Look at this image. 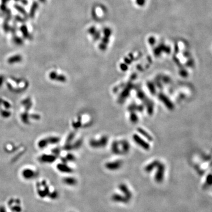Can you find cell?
I'll return each mask as SVG.
<instances>
[{"label": "cell", "mask_w": 212, "mask_h": 212, "mask_svg": "<svg viewBox=\"0 0 212 212\" xmlns=\"http://www.w3.org/2000/svg\"><path fill=\"white\" fill-rule=\"evenodd\" d=\"M49 78L53 81H57L60 82H64L65 77L63 75H59L55 71H51L49 74Z\"/></svg>", "instance_id": "obj_1"}, {"label": "cell", "mask_w": 212, "mask_h": 212, "mask_svg": "<svg viewBox=\"0 0 212 212\" xmlns=\"http://www.w3.org/2000/svg\"><path fill=\"white\" fill-rule=\"evenodd\" d=\"M20 32H21V33L23 34L24 39H32V35L28 31V28H27L26 25H25V24L22 25L20 28Z\"/></svg>", "instance_id": "obj_2"}, {"label": "cell", "mask_w": 212, "mask_h": 212, "mask_svg": "<svg viewBox=\"0 0 212 212\" xmlns=\"http://www.w3.org/2000/svg\"><path fill=\"white\" fill-rule=\"evenodd\" d=\"M39 3L37 2V1H34L32 4V7L30 8V12H29V17L31 18H33L35 16V13L37 10V9L39 8Z\"/></svg>", "instance_id": "obj_3"}, {"label": "cell", "mask_w": 212, "mask_h": 212, "mask_svg": "<svg viewBox=\"0 0 212 212\" xmlns=\"http://www.w3.org/2000/svg\"><path fill=\"white\" fill-rule=\"evenodd\" d=\"M55 157L53 155H47V154H43L41 157H39V160L41 162L44 163H51L54 162Z\"/></svg>", "instance_id": "obj_4"}, {"label": "cell", "mask_w": 212, "mask_h": 212, "mask_svg": "<svg viewBox=\"0 0 212 212\" xmlns=\"http://www.w3.org/2000/svg\"><path fill=\"white\" fill-rule=\"evenodd\" d=\"M23 60V57L21 55H13L11 57H9L7 60L8 63L10 64H13L16 63H20Z\"/></svg>", "instance_id": "obj_5"}, {"label": "cell", "mask_w": 212, "mask_h": 212, "mask_svg": "<svg viewBox=\"0 0 212 212\" xmlns=\"http://www.w3.org/2000/svg\"><path fill=\"white\" fill-rule=\"evenodd\" d=\"M14 7L16 8V9L17 11H18L21 14H22L24 16V18H25L26 20H27L29 16H28V13H27L26 10L21 6L16 4L14 6Z\"/></svg>", "instance_id": "obj_6"}, {"label": "cell", "mask_w": 212, "mask_h": 212, "mask_svg": "<svg viewBox=\"0 0 212 212\" xmlns=\"http://www.w3.org/2000/svg\"><path fill=\"white\" fill-rule=\"evenodd\" d=\"M13 41L15 44L17 45V46H21L24 44L23 39H22L18 36H17L16 35H14L13 36Z\"/></svg>", "instance_id": "obj_7"}, {"label": "cell", "mask_w": 212, "mask_h": 212, "mask_svg": "<svg viewBox=\"0 0 212 212\" xmlns=\"http://www.w3.org/2000/svg\"><path fill=\"white\" fill-rule=\"evenodd\" d=\"M48 144H49V143H48V141L47 140V139H42L38 143L39 147L41 149H44V148L46 147Z\"/></svg>", "instance_id": "obj_8"}, {"label": "cell", "mask_w": 212, "mask_h": 212, "mask_svg": "<svg viewBox=\"0 0 212 212\" xmlns=\"http://www.w3.org/2000/svg\"><path fill=\"white\" fill-rule=\"evenodd\" d=\"M23 175L26 177H30L34 175V172L30 169H27L23 172Z\"/></svg>", "instance_id": "obj_9"}, {"label": "cell", "mask_w": 212, "mask_h": 212, "mask_svg": "<svg viewBox=\"0 0 212 212\" xmlns=\"http://www.w3.org/2000/svg\"><path fill=\"white\" fill-rule=\"evenodd\" d=\"M14 20L17 22L24 23L27 20L25 18H24L21 17V16H20L19 15H16L14 17Z\"/></svg>", "instance_id": "obj_10"}, {"label": "cell", "mask_w": 212, "mask_h": 212, "mask_svg": "<svg viewBox=\"0 0 212 212\" xmlns=\"http://www.w3.org/2000/svg\"><path fill=\"white\" fill-rule=\"evenodd\" d=\"M10 28H11V26L8 24L7 21H6L3 24V29L4 30V32H8L10 31Z\"/></svg>", "instance_id": "obj_11"}, {"label": "cell", "mask_w": 212, "mask_h": 212, "mask_svg": "<svg viewBox=\"0 0 212 212\" xmlns=\"http://www.w3.org/2000/svg\"><path fill=\"white\" fill-rule=\"evenodd\" d=\"M0 102H1V104H2L3 106H4V107L6 109H9L11 107V104L9 103H8V102H7L6 101L2 100L1 99H0Z\"/></svg>", "instance_id": "obj_12"}, {"label": "cell", "mask_w": 212, "mask_h": 212, "mask_svg": "<svg viewBox=\"0 0 212 212\" xmlns=\"http://www.w3.org/2000/svg\"><path fill=\"white\" fill-rule=\"evenodd\" d=\"M1 114L2 115V116H3L4 117H8L11 114H10V112H8V111H1Z\"/></svg>", "instance_id": "obj_13"}, {"label": "cell", "mask_w": 212, "mask_h": 212, "mask_svg": "<svg viewBox=\"0 0 212 212\" xmlns=\"http://www.w3.org/2000/svg\"><path fill=\"white\" fill-rule=\"evenodd\" d=\"M20 2L21 4H22L24 6H27L28 3V0H20Z\"/></svg>", "instance_id": "obj_14"}, {"label": "cell", "mask_w": 212, "mask_h": 212, "mask_svg": "<svg viewBox=\"0 0 212 212\" xmlns=\"http://www.w3.org/2000/svg\"><path fill=\"white\" fill-rule=\"evenodd\" d=\"M4 78L2 76H0V87L2 86L3 83H4Z\"/></svg>", "instance_id": "obj_15"}, {"label": "cell", "mask_w": 212, "mask_h": 212, "mask_svg": "<svg viewBox=\"0 0 212 212\" xmlns=\"http://www.w3.org/2000/svg\"><path fill=\"white\" fill-rule=\"evenodd\" d=\"M39 1L41 2H45L46 1V0H39Z\"/></svg>", "instance_id": "obj_16"}, {"label": "cell", "mask_w": 212, "mask_h": 212, "mask_svg": "<svg viewBox=\"0 0 212 212\" xmlns=\"http://www.w3.org/2000/svg\"><path fill=\"white\" fill-rule=\"evenodd\" d=\"M14 1H16V2H20V0H14Z\"/></svg>", "instance_id": "obj_17"}, {"label": "cell", "mask_w": 212, "mask_h": 212, "mask_svg": "<svg viewBox=\"0 0 212 212\" xmlns=\"http://www.w3.org/2000/svg\"><path fill=\"white\" fill-rule=\"evenodd\" d=\"M9 1H11V0H7V1H8V2Z\"/></svg>", "instance_id": "obj_18"}, {"label": "cell", "mask_w": 212, "mask_h": 212, "mask_svg": "<svg viewBox=\"0 0 212 212\" xmlns=\"http://www.w3.org/2000/svg\"><path fill=\"white\" fill-rule=\"evenodd\" d=\"M211 190H212V189H211Z\"/></svg>", "instance_id": "obj_19"}]
</instances>
